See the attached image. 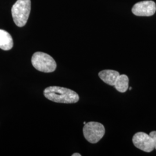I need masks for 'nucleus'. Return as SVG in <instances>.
Instances as JSON below:
<instances>
[{
	"mask_svg": "<svg viewBox=\"0 0 156 156\" xmlns=\"http://www.w3.org/2000/svg\"><path fill=\"white\" fill-rule=\"evenodd\" d=\"M45 97L50 101L58 103L73 104L79 100V95L72 90L58 86H50L45 89Z\"/></svg>",
	"mask_w": 156,
	"mask_h": 156,
	"instance_id": "f257e3e1",
	"label": "nucleus"
},
{
	"mask_svg": "<svg viewBox=\"0 0 156 156\" xmlns=\"http://www.w3.org/2000/svg\"><path fill=\"white\" fill-rule=\"evenodd\" d=\"M31 11V0H17L12 8V15L15 24L23 27L28 20Z\"/></svg>",
	"mask_w": 156,
	"mask_h": 156,
	"instance_id": "f03ea898",
	"label": "nucleus"
},
{
	"mask_svg": "<svg viewBox=\"0 0 156 156\" xmlns=\"http://www.w3.org/2000/svg\"><path fill=\"white\" fill-rule=\"evenodd\" d=\"M33 67L43 73H52L56 70L57 64L52 57L44 52L35 53L31 58Z\"/></svg>",
	"mask_w": 156,
	"mask_h": 156,
	"instance_id": "7ed1b4c3",
	"label": "nucleus"
},
{
	"mask_svg": "<svg viewBox=\"0 0 156 156\" xmlns=\"http://www.w3.org/2000/svg\"><path fill=\"white\" fill-rule=\"evenodd\" d=\"M83 131L86 140L91 144H96L102 138L105 129L101 123L90 122L84 124Z\"/></svg>",
	"mask_w": 156,
	"mask_h": 156,
	"instance_id": "20e7f679",
	"label": "nucleus"
},
{
	"mask_svg": "<svg viewBox=\"0 0 156 156\" xmlns=\"http://www.w3.org/2000/svg\"><path fill=\"white\" fill-rule=\"evenodd\" d=\"M133 142L136 147L141 151L149 153L154 150V142L150 135L139 132L135 134Z\"/></svg>",
	"mask_w": 156,
	"mask_h": 156,
	"instance_id": "39448f33",
	"label": "nucleus"
},
{
	"mask_svg": "<svg viewBox=\"0 0 156 156\" xmlns=\"http://www.w3.org/2000/svg\"><path fill=\"white\" fill-rule=\"evenodd\" d=\"M156 11V3L153 1H144L134 5L132 12L138 16H151Z\"/></svg>",
	"mask_w": 156,
	"mask_h": 156,
	"instance_id": "423d86ee",
	"label": "nucleus"
},
{
	"mask_svg": "<svg viewBox=\"0 0 156 156\" xmlns=\"http://www.w3.org/2000/svg\"><path fill=\"white\" fill-rule=\"evenodd\" d=\"M120 75L119 73L116 71L112 69H105L101 71L98 73V76L105 83L110 86H114L117 80V78Z\"/></svg>",
	"mask_w": 156,
	"mask_h": 156,
	"instance_id": "0eeeda50",
	"label": "nucleus"
},
{
	"mask_svg": "<svg viewBox=\"0 0 156 156\" xmlns=\"http://www.w3.org/2000/svg\"><path fill=\"white\" fill-rule=\"evenodd\" d=\"M13 42L11 35L4 30L0 29V49L4 50H11Z\"/></svg>",
	"mask_w": 156,
	"mask_h": 156,
	"instance_id": "6e6552de",
	"label": "nucleus"
},
{
	"mask_svg": "<svg viewBox=\"0 0 156 156\" xmlns=\"http://www.w3.org/2000/svg\"><path fill=\"white\" fill-rule=\"evenodd\" d=\"M129 79L126 75H120L114 85L115 89L120 93H125L128 89Z\"/></svg>",
	"mask_w": 156,
	"mask_h": 156,
	"instance_id": "1a4fd4ad",
	"label": "nucleus"
},
{
	"mask_svg": "<svg viewBox=\"0 0 156 156\" xmlns=\"http://www.w3.org/2000/svg\"><path fill=\"white\" fill-rule=\"evenodd\" d=\"M149 135H151V137L153 138V142H154V149H156V131L151 132Z\"/></svg>",
	"mask_w": 156,
	"mask_h": 156,
	"instance_id": "9d476101",
	"label": "nucleus"
},
{
	"mask_svg": "<svg viewBox=\"0 0 156 156\" xmlns=\"http://www.w3.org/2000/svg\"><path fill=\"white\" fill-rule=\"evenodd\" d=\"M73 156H81V154L79 153H74L73 154Z\"/></svg>",
	"mask_w": 156,
	"mask_h": 156,
	"instance_id": "9b49d317",
	"label": "nucleus"
},
{
	"mask_svg": "<svg viewBox=\"0 0 156 156\" xmlns=\"http://www.w3.org/2000/svg\"><path fill=\"white\" fill-rule=\"evenodd\" d=\"M131 89H132V87H129V90H131Z\"/></svg>",
	"mask_w": 156,
	"mask_h": 156,
	"instance_id": "f8f14e48",
	"label": "nucleus"
},
{
	"mask_svg": "<svg viewBox=\"0 0 156 156\" xmlns=\"http://www.w3.org/2000/svg\"><path fill=\"white\" fill-rule=\"evenodd\" d=\"M86 122H83L84 124H86Z\"/></svg>",
	"mask_w": 156,
	"mask_h": 156,
	"instance_id": "ddd939ff",
	"label": "nucleus"
}]
</instances>
